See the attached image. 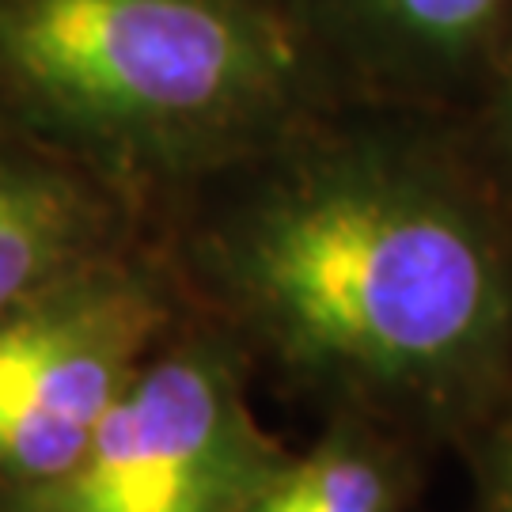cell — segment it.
Listing matches in <instances>:
<instances>
[{
    "instance_id": "1",
    "label": "cell",
    "mask_w": 512,
    "mask_h": 512,
    "mask_svg": "<svg viewBox=\"0 0 512 512\" xmlns=\"http://www.w3.org/2000/svg\"><path fill=\"white\" fill-rule=\"evenodd\" d=\"M156 224L186 304L323 418L463 444L512 387V209L444 114L327 103Z\"/></svg>"
},
{
    "instance_id": "2",
    "label": "cell",
    "mask_w": 512,
    "mask_h": 512,
    "mask_svg": "<svg viewBox=\"0 0 512 512\" xmlns=\"http://www.w3.org/2000/svg\"><path fill=\"white\" fill-rule=\"evenodd\" d=\"M327 103L281 0H0V118L145 224Z\"/></svg>"
},
{
    "instance_id": "3",
    "label": "cell",
    "mask_w": 512,
    "mask_h": 512,
    "mask_svg": "<svg viewBox=\"0 0 512 512\" xmlns=\"http://www.w3.org/2000/svg\"><path fill=\"white\" fill-rule=\"evenodd\" d=\"M251 380L243 349L186 308L80 456L4 490L0 512H243L289 456L258 421Z\"/></svg>"
},
{
    "instance_id": "4",
    "label": "cell",
    "mask_w": 512,
    "mask_h": 512,
    "mask_svg": "<svg viewBox=\"0 0 512 512\" xmlns=\"http://www.w3.org/2000/svg\"><path fill=\"white\" fill-rule=\"evenodd\" d=\"M186 308L148 232L0 311V494L73 463Z\"/></svg>"
},
{
    "instance_id": "5",
    "label": "cell",
    "mask_w": 512,
    "mask_h": 512,
    "mask_svg": "<svg viewBox=\"0 0 512 512\" xmlns=\"http://www.w3.org/2000/svg\"><path fill=\"white\" fill-rule=\"evenodd\" d=\"M334 99L452 118L512 0H281Z\"/></svg>"
},
{
    "instance_id": "6",
    "label": "cell",
    "mask_w": 512,
    "mask_h": 512,
    "mask_svg": "<svg viewBox=\"0 0 512 512\" xmlns=\"http://www.w3.org/2000/svg\"><path fill=\"white\" fill-rule=\"evenodd\" d=\"M141 236L126 198L0 118V311Z\"/></svg>"
},
{
    "instance_id": "7",
    "label": "cell",
    "mask_w": 512,
    "mask_h": 512,
    "mask_svg": "<svg viewBox=\"0 0 512 512\" xmlns=\"http://www.w3.org/2000/svg\"><path fill=\"white\" fill-rule=\"evenodd\" d=\"M414 501V444L365 418H327L304 452L262 478L243 512H406Z\"/></svg>"
},
{
    "instance_id": "8",
    "label": "cell",
    "mask_w": 512,
    "mask_h": 512,
    "mask_svg": "<svg viewBox=\"0 0 512 512\" xmlns=\"http://www.w3.org/2000/svg\"><path fill=\"white\" fill-rule=\"evenodd\" d=\"M452 126L512 209V12L475 92L452 114Z\"/></svg>"
},
{
    "instance_id": "9",
    "label": "cell",
    "mask_w": 512,
    "mask_h": 512,
    "mask_svg": "<svg viewBox=\"0 0 512 512\" xmlns=\"http://www.w3.org/2000/svg\"><path fill=\"white\" fill-rule=\"evenodd\" d=\"M463 444L475 463V512H512V387Z\"/></svg>"
}]
</instances>
